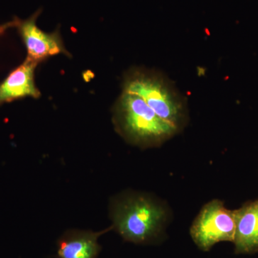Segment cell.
Returning a JSON list of instances; mask_svg holds the SVG:
<instances>
[{
    "label": "cell",
    "mask_w": 258,
    "mask_h": 258,
    "mask_svg": "<svg viewBox=\"0 0 258 258\" xmlns=\"http://www.w3.org/2000/svg\"><path fill=\"white\" fill-rule=\"evenodd\" d=\"M112 230L126 242L147 244L164 233L172 218L167 203L155 195L125 191L110 202Z\"/></svg>",
    "instance_id": "obj_1"
},
{
    "label": "cell",
    "mask_w": 258,
    "mask_h": 258,
    "mask_svg": "<svg viewBox=\"0 0 258 258\" xmlns=\"http://www.w3.org/2000/svg\"><path fill=\"white\" fill-rule=\"evenodd\" d=\"M113 120L120 137L141 149L161 147L179 134L159 118L142 97L124 90L115 103Z\"/></svg>",
    "instance_id": "obj_2"
},
{
    "label": "cell",
    "mask_w": 258,
    "mask_h": 258,
    "mask_svg": "<svg viewBox=\"0 0 258 258\" xmlns=\"http://www.w3.org/2000/svg\"><path fill=\"white\" fill-rule=\"evenodd\" d=\"M123 90L142 97L156 114L181 132L189 122L187 101L166 75L135 69L125 76Z\"/></svg>",
    "instance_id": "obj_3"
},
{
    "label": "cell",
    "mask_w": 258,
    "mask_h": 258,
    "mask_svg": "<svg viewBox=\"0 0 258 258\" xmlns=\"http://www.w3.org/2000/svg\"><path fill=\"white\" fill-rule=\"evenodd\" d=\"M235 227L234 210H228L221 200H212L194 220L190 235L199 248L209 251L219 242H233Z\"/></svg>",
    "instance_id": "obj_4"
},
{
    "label": "cell",
    "mask_w": 258,
    "mask_h": 258,
    "mask_svg": "<svg viewBox=\"0 0 258 258\" xmlns=\"http://www.w3.org/2000/svg\"><path fill=\"white\" fill-rule=\"evenodd\" d=\"M39 14L37 12L28 20H20L17 27L26 47L27 57L39 63L51 56L62 53L69 55L58 31L47 33L37 27Z\"/></svg>",
    "instance_id": "obj_5"
},
{
    "label": "cell",
    "mask_w": 258,
    "mask_h": 258,
    "mask_svg": "<svg viewBox=\"0 0 258 258\" xmlns=\"http://www.w3.org/2000/svg\"><path fill=\"white\" fill-rule=\"evenodd\" d=\"M112 230V227L94 232L92 230H69L57 242L56 258H98L101 251L100 237Z\"/></svg>",
    "instance_id": "obj_6"
},
{
    "label": "cell",
    "mask_w": 258,
    "mask_h": 258,
    "mask_svg": "<svg viewBox=\"0 0 258 258\" xmlns=\"http://www.w3.org/2000/svg\"><path fill=\"white\" fill-rule=\"evenodd\" d=\"M38 62L27 57L0 83V106L26 97L38 98L40 92L35 83Z\"/></svg>",
    "instance_id": "obj_7"
},
{
    "label": "cell",
    "mask_w": 258,
    "mask_h": 258,
    "mask_svg": "<svg viewBox=\"0 0 258 258\" xmlns=\"http://www.w3.org/2000/svg\"><path fill=\"white\" fill-rule=\"evenodd\" d=\"M234 214L235 253H255L258 251V199L234 210Z\"/></svg>",
    "instance_id": "obj_8"
},
{
    "label": "cell",
    "mask_w": 258,
    "mask_h": 258,
    "mask_svg": "<svg viewBox=\"0 0 258 258\" xmlns=\"http://www.w3.org/2000/svg\"><path fill=\"white\" fill-rule=\"evenodd\" d=\"M20 20H19L18 18H15L14 20H12V21L8 22V23L3 24V25H0V36L4 35L5 32H6L7 30H9V29L12 28H17L19 23H20Z\"/></svg>",
    "instance_id": "obj_9"
}]
</instances>
